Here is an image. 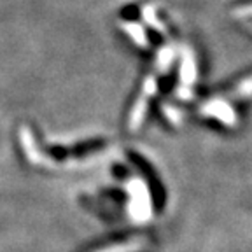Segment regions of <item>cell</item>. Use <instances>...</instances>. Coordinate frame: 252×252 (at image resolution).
<instances>
[{"label": "cell", "instance_id": "cell-1", "mask_svg": "<svg viewBox=\"0 0 252 252\" xmlns=\"http://www.w3.org/2000/svg\"><path fill=\"white\" fill-rule=\"evenodd\" d=\"M146 247L147 244L144 240H131V242H123V244L110 245V247H105L96 252H140Z\"/></svg>", "mask_w": 252, "mask_h": 252}]
</instances>
